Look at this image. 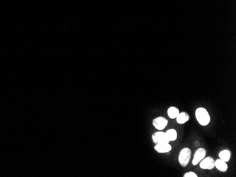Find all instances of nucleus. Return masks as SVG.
Returning <instances> with one entry per match:
<instances>
[{"mask_svg":"<svg viewBox=\"0 0 236 177\" xmlns=\"http://www.w3.org/2000/svg\"><path fill=\"white\" fill-rule=\"evenodd\" d=\"M195 117L199 124L201 126H207L210 123V115L206 109L204 107H199L196 109Z\"/></svg>","mask_w":236,"mask_h":177,"instance_id":"nucleus-1","label":"nucleus"},{"mask_svg":"<svg viewBox=\"0 0 236 177\" xmlns=\"http://www.w3.org/2000/svg\"><path fill=\"white\" fill-rule=\"evenodd\" d=\"M191 157H192V151L190 148H184L183 149H182L179 153L178 160L180 164L182 167H187L190 161Z\"/></svg>","mask_w":236,"mask_h":177,"instance_id":"nucleus-2","label":"nucleus"},{"mask_svg":"<svg viewBox=\"0 0 236 177\" xmlns=\"http://www.w3.org/2000/svg\"><path fill=\"white\" fill-rule=\"evenodd\" d=\"M199 166L202 169L212 170L215 167V160L212 157H207L199 162Z\"/></svg>","mask_w":236,"mask_h":177,"instance_id":"nucleus-3","label":"nucleus"},{"mask_svg":"<svg viewBox=\"0 0 236 177\" xmlns=\"http://www.w3.org/2000/svg\"><path fill=\"white\" fill-rule=\"evenodd\" d=\"M206 154V150H205L203 148H199L198 150H196L195 155H194L193 159H192V164L196 165L200 162L202 159H203Z\"/></svg>","mask_w":236,"mask_h":177,"instance_id":"nucleus-4","label":"nucleus"},{"mask_svg":"<svg viewBox=\"0 0 236 177\" xmlns=\"http://www.w3.org/2000/svg\"><path fill=\"white\" fill-rule=\"evenodd\" d=\"M168 123V119L163 117H158L157 118H155L153 121V125L154 127L156 129H158L159 131L164 130V129L166 127Z\"/></svg>","mask_w":236,"mask_h":177,"instance_id":"nucleus-5","label":"nucleus"},{"mask_svg":"<svg viewBox=\"0 0 236 177\" xmlns=\"http://www.w3.org/2000/svg\"><path fill=\"white\" fill-rule=\"evenodd\" d=\"M152 140L153 143H155L156 144L163 143H169V140H168L165 133L162 131H158L154 133L152 135Z\"/></svg>","mask_w":236,"mask_h":177,"instance_id":"nucleus-6","label":"nucleus"},{"mask_svg":"<svg viewBox=\"0 0 236 177\" xmlns=\"http://www.w3.org/2000/svg\"><path fill=\"white\" fill-rule=\"evenodd\" d=\"M154 148L159 153H167L172 150V146L169 144V143H163L156 144Z\"/></svg>","mask_w":236,"mask_h":177,"instance_id":"nucleus-7","label":"nucleus"},{"mask_svg":"<svg viewBox=\"0 0 236 177\" xmlns=\"http://www.w3.org/2000/svg\"><path fill=\"white\" fill-rule=\"evenodd\" d=\"M175 119L179 124H183V123H186L189 121L190 115L188 114L187 112H182L181 113L178 114V116L175 118Z\"/></svg>","mask_w":236,"mask_h":177,"instance_id":"nucleus-8","label":"nucleus"},{"mask_svg":"<svg viewBox=\"0 0 236 177\" xmlns=\"http://www.w3.org/2000/svg\"><path fill=\"white\" fill-rule=\"evenodd\" d=\"M227 162L223 161L221 159H218L215 161V167L217 168V169L222 172H226L228 169Z\"/></svg>","mask_w":236,"mask_h":177,"instance_id":"nucleus-9","label":"nucleus"},{"mask_svg":"<svg viewBox=\"0 0 236 177\" xmlns=\"http://www.w3.org/2000/svg\"><path fill=\"white\" fill-rule=\"evenodd\" d=\"M231 157V152L229 150H223L219 153V158L223 161L228 162Z\"/></svg>","mask_w":236,"mask_h":177,"instance_id":"nucleus-10","label":"nucleus"},{"mask_svg":"<svg viewBox=\"0 0 236 177\" xmlns=\"http://www.w3.org/2000/svg\"><path fill=\"white\" fill-rule=\"evenodd\" d=\"M165 135H166V137L168 140H169V142L175 141L177 139V137H178V133H177L176 130L173 128L169 129V130L165 132Z\"/></svg>","mask_w":236,"mask_h":177,"instance_id":"nucleus-11","label":"nucleus"},{"mask_svg":"<svg viewBox=\"0 0 236 177\" xmlns=\"http://www.w3.org/2000/svg\"><path fill=\"white\" fill-rule=\"evenodd\" d=\"M179 113V109L175 107H169L168 109V115L170 119H175Z\"/></svg>","mask_w":236,"mask_h":177,"instance_id":"nucleus-12","label":"nucleus"},{"mask_svg":"<svg viewBox=\"0 0 236 177\" xmlns=\"http://www.w3.org/2000/svg\"><path fill=\"white\" fill-rule=\"evenodd\" d=\"M184 177H197L198 176L196 174L193 172V171H189V172H187L184 174Z\"/></svg>","mask_w":236,"mask_h":177,"instance_id":"nucleus-13","label":"nucleus"}]
</instances>
